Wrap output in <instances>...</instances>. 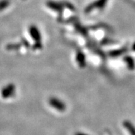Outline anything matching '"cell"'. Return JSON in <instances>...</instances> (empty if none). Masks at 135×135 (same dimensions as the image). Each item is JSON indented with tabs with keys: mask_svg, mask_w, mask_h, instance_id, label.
Instances as JSON below:
<instances>
[{
	"mask_svg": "<svg viewBox=\"0 0 135 135\" xmlns=\"http://www.w3.org/2000/svg\"><path fill=\"white\" fill-rule=\"evenodd\" d=\"M22 41H23V44L25 45V46L27 47H29L30 44L28 43L27 41H26V40H25V39H22Z\"/></svg>",
	"mask_w": 135,
	"mask_h": 135,
	"instance_id": "e0dca14e",
	"label": "cell"
},
{
	"mask_svg": "<svg viewBox=\"0 0 135 135\" xmlns=\"http://www.w3.org/2000/svg\"><path fill=\"white\" fill-rule=\"evenodd\" d=\"M111 43H114V41H112L108 38H105L102 41V44L106 45V44H111Z\"/></svg>",
	"mask_w": 135,
	"mask_h": 135,
	"instance_id": "9a60e30c",
	"label": "cell"
},
{
	"mask_svg": "<svg viewBox=\"0 0 135 135\" xmlns=\"http://www.w3.org/2000/svg\"><path fill=\"white\" fill-rule=\"evenodd\" d=\"M75 135H87V134H85L84 133H80V132H79V133H77Z\"/></svg>",
	"mask_w": 135,
	"mask_h": 135,
	"instance_id": "d6986e66",
	"label": "cell"
},
{
	"mask_svg": "<svg viewBox=\"0 0 135 135\" xmlns=\"http://www.w3.org/2000/svg\"><path fill=\"white\" fill-rule=\"evenodd\" d=\"M62 5H63L64 6L66 7L67 8H68L69 10H71V11H73V12L75 11V7H74V6L72 5L71 3H69V2H67V1H64V2H62Z\"/></svg>",
	"mask_w": 135,
	"mask_h": 135,
	"instance_id": "7c38bea8",
	"label": "cell"
},
{
	"mask_svg": "<svg viewBox=\"0 0 135 135\" xmlns=\"http://www.w3.org/2000/svg\"><path fill=\"white\" fill-rule=\"evenodd\" d=\"M46 5L49 8L51 9L54 11L58 12V14L60 15L62 14V12H63V5L62 3L54 2V1H48V2H47Z\"/></svg>",
	"mask_w": 135,
	"mask_h": 135,
	"instance_id": "3957f363",
	"label": "cell"
},
{
	"mask_svg": "<svg viewBox=\"0 0 135 135\" xmlns=\"http://www.w3.org/2000/svg\"><path fill=\"white\" fill-rule=\"evenodd\" d=\"M123 60L127 65V67L130 70H133L135 69V62L132 56H126L123 58Z\"/></svg>",
	"mask_w": 135,
	"mask_h": 135,
	"instance_id": "52a82bcc",
	"label": "cell"
},
{
	"mask_svg": "<svg viewBox=\"0 0 135 135\" xmlns=\"http://www.w3.org/2000/svg\"><path fill=\"white\" fill-rule=\"evenodd\" d=\"M43 45L41 44V42H38V43H35L33 45V49L34 50H41L42 48Z\"/></svg>",
	"mask_w": 135,
	"mask_h": 135,
	"instance_id": "5bb4252c",
	"label": "cell"
},
{
	"mask_svg": "<svg viewBox=\"0 0 135 135\" xmlns=\"http://www.w3.org/2000/svg\"><path fill=\"white\" fill-rule=\"evenodd\" d=\"M10 5L9 0H1L0 1V11L3 10Z\"/></svg>",
	"mask_w": 135,
	"mask_h": 135,
	"instance_id": "30bf717a",
	"label": "cell"
},
{
	"mask_svg": "<svg viewBox=\"0 0 135 135\" xmlns=\"http://www.w3.org/2000/svg\"><path fill=\"white\" fill-rule=\"evenodd\" d=\"M29 33L32 38L35 41V43L41 42V34L39 30L36 26L32 25L29 27Z\"/></svg>",
	"mask_w": 135,
	"mask_h": 135,
	"instance_id": "7a4b0ae2",
	"label": "cell"
},
{
	"mask_svg": "<svg viewBox=\"0 0 135 135\" xmlns=\"http://www.w3.org/2000/svg\"><path fill=\"white\" fill-rule=\"evenodd\" d=\"M9 47L11 50H16V49H19L20 47V45L19 44H14V45H10Z\"/></svg>",
	"mask_w": 135,
	"mask_h": 135,
	"instance_id": "2e32d148",
	"label": "cell"
},
{
	"mask_svg": "<svg viewBox=\"0 0 135 135\" xmlns=\"http://www.w3.org/2000/svg\"><path fill=\"white\" fill-rule=\"evenodd\" d=\"M128 51V48L126 47H124L120 48L118 50H112L109 52V56L110 57H113V58H115V57H118L119 56H122L123 54H125L126 52H127Z\"/></svg>",
	"mask_w": 135,
	"mask_h": 135,
	"instance_id": "8992f818",
	"label": "cell"
},
{
	"mask_svg": "<svg viewBox=\"0 0 135 135\" xmlns=\"http://www.w3.org/2000/svg\"><path fill=\"white\" fill-rule=\"evenodd\" d=\"M107 2H108V0H96L94 2L95 8H98L99 10H102L106 6Z\"/></svg>",
	"mask_w": 135,
	"mask_h": 135,
	"instance_id": "9c48e42d",
	"label": "cell"
},
{
	"mask_svg": "<svg viewBox=\"0 0 135 135\" xmlns=\"http://www.w3.org/2000/svg\"><path fill=\"white\" fill-rule=\"evenodd\" d=\"M123 126L128 131L130 135H135V127L131 122L129 121H124L123 123Z\"/></svg>",
	"mask_w": 135,
	"mask_h": 135,
	"instance_id": "ba28073f",
	"label": "cell"
},
{
	"mask_svg": "<svg viewBox=\"0 0 135 135\" xmlns=\"http://www.w3.org/2000/svg\"><path fill=\"white\" fill-rule=\"evenodd\" d=\"M75 28H76L77 30L79 31L81 34H84V35H86V34H87V32H86V29L84 27H82V26H79V25H75Z\"/></svg>",
	"mask_w": 135,
	"mask_h": 135,
	"instance_id": "4fadbf2b",
	"label": "cell"
},
{
	"mask_svg": "<svg viewBox=\"0 0 135 135\" xmlns=\"http://www.w3.org/2000/svg\"><path fill=\"white\" fill-rule=\"evenodd\" d=\"M48 102L50 104V106L54 108V109H56L58 111L60 112H63L66 110V104L60 100V99H58L56 98H54V97H51L48 100Z\"/></svg>",
	"mask_w": 135,
	"mask_h": 135,
	"instance_id": "6da1fadb",
	"label": "cell"
},
{
	"mask_svg": "<svg viewBox=\"0 0 135 135\" xmlns=\"http://www.w3.org/2000/svg\"><path fill=\"white\" fill-rule=\"evenodd\" d=\"M132 50H133L134 51H135V42H134V43H133V45H132Z\"/></svg>",
	"mask_w": 135,
	"mask_h": 135,
	"instance_id": "ac0fdd59",
	"label": "cell"
},
{
	"mask_svg": "<svg viewBox=\"0 0 135 135\" xmlns=\"http://www.w3.org/2000/svg\"><path fill=\"white\" fill-rule=\"evenodd\" d=\"M76 61L81 68H84L86 67V62L85 55L82 51H78L76 54Z\"/></svg>",
	"mask_w": 135,
	"mask_h": 135,
	"instance_id": "5b68a950",
	"label": "cell"
},
{
	"mask_svg": "<svg viewBox=\"0 0 135 135\" xmlns=\"http://www.w3.org/2000/svg\"><path fill=\"white\" fill-rule=\"evenodd\" d=\"M15 91V86L12 84L7 85L6 87H4L2 90V95L3 98H8L13 95Z\"/></svg>",
	"mask_w": 135,
	"mask_h": 135,
	"instance_id": "277c9868",
	"label": "cell"
},
{
	"mask_svg": "<svg viewBox=\"0 0 135 135\" xmlns=\"http://www.w3.org/2000/svg\"><path fill=\"white\" fill-rule=\"evenodd\" d=\"M95 9V7L94 2H93V3H91L89 5L86 7L85 9H84V12L86 14L90 13L91 12H92L93 10H94Z\"/></svg>",
	"mask_w": 135,
	"mask_h": 135,
	"instance_id": "8fae6325",
	"label": "cell"
}]
</instances>
